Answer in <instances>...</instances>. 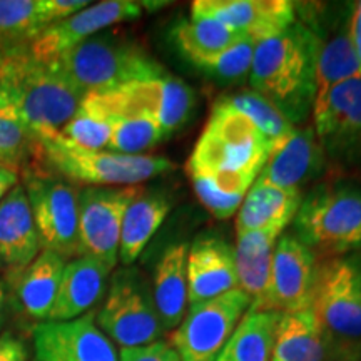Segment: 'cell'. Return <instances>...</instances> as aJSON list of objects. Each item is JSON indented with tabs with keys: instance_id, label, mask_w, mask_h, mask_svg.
<instances>
[{
	"instance_id": "cell-20",
	"label": "cell",
	"mask_w": 361,
	"mask_h": 361,
	"mask_svg": "<svg viewBox=\"0 0 361 361\" xmlns=\"http://www.w3.org/2000/svg\"><path fill=\"white\" fill-rule=\"evenodd\" d=\"M42 251L29 200L17 184L0 201V269L13 279Z\"/></svg>"
},
{
	"instance_id": "cell-11",
	"label": "cell",
	"mask_w": 361,
	"mask_h": 361,
	"mask_svg": "<svg viewBox=\"0 0 361 361\" xmlns=\"http://www.w3.org/2000/svg\"><path fill=\"white\" fill-rule=\"evenodd\" d=\"M250 306L251 300L241 290L189 305L169 345L180 361H216Z\"/></svg>"
},
{
	"instance_id": "cell-26",
	"label": "cell",
	"mask_w": 361,
	"mask_h": 361,
	"mask_svg": "<svg viewBox=\"0 0 361 361\" xmlns=\"http://www.w3.org/2000/svg\"><path fill=\"white\" fill-rule=\"evenodd\" d=\"M300 192L281 189L256 178L238 209V234L279 226L286 228L300 207Z\"/></svg>"
},
{
	"instance_id": "cell-36",
	"label": "cell",
	"mask_w": 361,
	"mask_h": 361,
	"mask_svg": "<svg viewBox=\"0 0 361 361\" xmlns=\"http://www.w3.org/2000/svg\"><path fill=\"white\" fill-rule=\"evenodd\" d=\"M255 40H243L226 51L216 54L213 57L201 59L194 62L197 69L211 75L219 82L233 84L250 78L252 56H255Z\"/></svg>"
},
{
	"instance_id": "cell-32",
	"label": "cell",
	"mask_w": 361,
	"mask_h": 361,
	"mask_svg": "<svg viewBox=\"0 0 361 361\" xmlns=\"http://www.w3.org/2000/svg\"><path fill=\"white\" fill-rule=\"evenodd\" d=\"M219 101L245 114L261 130V134L268 139L271 149L276 147L279 142H283L295 130V126L273 104L251 89L229 94V96L221 97Z\"/></svg>"
},
{
	"instance_id": "cell-19",
	"label": "cell",
	"mask_w": 361,
	"mask_h": 361,
	"mask_svg": "<svg viewBox=\"0 0 361 361\" xmlns=\"http://www.w3.org/2000/svg\"><path fill=\"white\" fill-rule=\"evenodd\" d=\"M238 290L234 247L219 236H201L188 251L189 305Z\"/></svg>"
},
{
	"instance_id": "cell-40",
	"label": "cell",
	"mask_w": 361,
	"mask_h": 361,
	"mask_svg": "<svg viewBox=\"0 0 361 361\" xmlns=\"http://www.w3.org/2000/svg\"><path fill=\"white\" fill-rule=\"evenodd\" d=\"M17 184H20L19 171L6 168V166H0V201H2Z\"/></svg>"
},
{
	"instance_id": "cell-8",
	"label": "cell",
	"mask_w": 361,
	"mask_h": 361,
	"mask_svg": "<svg viewBox=\"0 0 361 361\" xmlns=\"http://www.w3.org/2000/svg\"><path fill=\"white\" fill-rule=\"evenodd\" d=\"M84 101L111 119L146 117L154 121L169 137L191 116L194 94L186 82L166 74L104 92L85 94Z\"/></svg>"
},
{
	"instance_id": "cell-27",
	"label": "cell",
	"mask_w": 361,
	"mask_h": 361,
	"mask_svg": "<svg viewBox=\"0 0 361 361\" xmlns=\"http://www.w3.org/2000/svg\"><path fill=\"white\" fill-rule=\"evenodd\" d=\"M171 211V201L162 192L139 191L124 213L119 239V261L126 268L137 261Z\"/></svg>"
},
{
	"instance_id": "cell-23",
	"label": "cell",
	"mask_w": 361,
	"mask_h": 361,
	"mask_svg": "<svg viewBox=\"0 0 361 361\" xmlns=\"http://www.w3.org/2000/svg\"><path fill=\"white\" fill-rule=\"evenodd\" d=\"M283 229L279 226H271V228L238 234L236 247H234L238 290H241L251 300L250 310H263L274 247Z\"/></svg>"
},
{
	"instance_id": "cell-15",
	"label": "cell",
	"mask_w": 361,
	"mask_h": 361,
	"mask_svg": "<svg viewBox=\"0 0 361 361\" xmlns=\"http://www.w3.org/2000/svg\"><path fill=\"white\" fill-rule=\"evenodd\" d=\"M314 135L323 152L351 157L361 151V75L333 85L314 99Z\"/></svg>"
},
{
	"instance_id": "cell-16",
	"label": "cell",
	"mask_w": 361,
	"mask_h": 361,
	"mask_svg": "<svg viewBox=\"0 0 361 361\" xmlns=\"http://www.w3.org/2000/svg\"><path fill=\"white\" fill-rule=\"evenodd\" d=\"M37 361H121L114 343L89 311L71 322H42L32 329Z\"/></svg>"
},
{
	"instance_id": "cell-31",
	"label": "cell",
	"mask_w": 361,
	"mask_h": 361,
	"mask_svg": "<svg viewBox=\"0 0 361 361\" xmlns=\"http://www.w3.org/2000/svg\"><path fill=\"white\" fill-rule=\"evenodd\" d=\"M173 37L180 54L191 64L201 61V59L213 57L216 54L243 42V40H251L236 30L211 19L179 22L173 30Z\"/></svg>"
},
{
	"instance_id": "cell-21",
	"label": "cell",
	"mask_w": 361,
	"mask_h": 361,
	"mask_svg": "<svg viewBox=\"0 0 361 361\" xmlns=\"http://www.w3.org/2000/svg\"><path fill=\"white\" fill-rule=\"evenodd\" d=\"M111 273V266L87 255L67 261L47 322H71L89 313L106 293Z\"/></svg>"
},
{
	"instance_id": "cell-17",
	"label": "cell",
	"mask_w": 361,
	"mask_h": 361,
	"mask_svg": "<svg viewBox=\"0 0 361 361\" xmlns=\"http://www.w3.org/2000/svg\"><path fill=\"white\" fill-rule=\"evenodd\" d=\"M271 361H361V348L338 341L310 306L279 316Z\"/></svg>"
},
{
	"instance_id": "cell-14",
	"label": "cell",
	"mask_w": 361,
	"mask_h": 361,
	"mask_svg": "<svg viewBox=\"0 0 361 361\" xmlns=\"http://www.w3.org/2000/svg\"><path fill=\"white\" fill-rule=\"evenodd\" d=\"M318 258L293 234H281L274 247L269 284L261 311L291 313L313 301Z\"/></svg>"
},
{
	"instance_id": "cell-7",
	"label": "cell",
	"mask_w": 361,
	"mask_h": 361,
	"mask_svg": "<svg viewBox=\"0 0 361 361\" xmlns=\"http://www.w3.org/2000/svg\"><path fill=\"white\" fill-rule=\"evenodd\" d=\"M20 179L40 247L57 252L66 259L80 256L78 189L69 180L39 166H29L22 171Z\"/></svg>"
},
{
	"instance_id": "cell-34",
	"label": "cell",
	"mask_w": 361,
	"mask_h": 361,
	"mask_svg": "<svg viewBox=\"0 0 361 361\" xmlns=\"http://www.w3.org/2000/svg\"><path fill=\"white\" fill-rule=\"evenodd\" d=\"M35 156V134L0 106V166L22 173Z\"/></svg>"
},
{
	"instance_id": "cell-3",
	"label": "cell",
	"mask_w": 361,
	"mask_h": 361,
	"mask_svg": "<svg viewBox=\"0 0 361 361\" xmlns=\"http://www.w3.org/2000/svg\"><path fill=\"white\" fill-rule=\"evenodd\" d=\"M82 99L79 89L29 51L0 57V106L34 134L61 130L78 112Z\"/></svg>"
},
{
	"instance_id": "cell-29",
	"label": "cell",
	"mask_w": 361,
	"mask_h": 361,
	"mask_svg": "<svg viewBox=\"0 0 361 361\" xmlns=\"http://www.w3.org/2000/svg\"><path fill=\"white\" fill-rule=\"evenodd\" d=\"M281 313L247 310L216 361H271Z\"/></svg>"
},
{
	"instance_id": "cell-35",
	"label": "cell",
	"mask_w": 361,
	"mask_h": 361,
	"mask_svg": "<svg viewBox=\"0 0 361 361\" xmlns=\"http://www.w3.org/2000/svg\"><path fill=\"white\" fill-rule=\"evenodd\" d=\"M59 133L80 147L102 151L111 142L112 119L82 99L78 112Z\"/></svg>"
},
{
	"instance_id": "cell-1",
	"label": "cell",
	"mask_w": 361,
	"mask_h": 361,
	"mask_svg": "<svg viewBox=\"0 0 361 361\" xmlns=\"http://www.w3.org/2000/svg\"><path fill=\"white\" fill-rule=\"evenodd\" d=\"M271 152L268 139L241 112L218 101L211 111L188 171L228 196L245 200Z\"/></svg>"
},
{
	"instance_id": "cell-18",
	"label": "cell",
	"mask_w": 361,
	"mask_h": 361,
	"mask_svg": "<svg viewBox=\"0 0 361 361\" xmlns=\"http://www.w3.org/2000/svg\"><path fill=\"white\" fill-rule=\"evenodd\" d=\"M191 19H211L259 42L284 32L296 22L288 0H196Z\"/></svg>"
},
{
	"instance_id": "cell-39",
	"label": "cell",
	"mask_w": 361,
	"mask_h": 361,
	"mask_svg": "<svg viewBox=\"0 0 361 361\" xmlns=\"http://www.w3.org/2000/svg\"><path fill=\"white\" fill-rule=\"evenodd\" d=\"M350 39L360 66L361 75V2L353 4L350 11Z\"/></svg>"
},
{
	"instance_id": "cell-4",
	"label": "cell",
	"mask_w": 361,
	"mask_h": 361,
	"mask_svg": "<svg viewBox=\"0 0 361 361\" xmlns=\"http://www.w3.org/2000/svg\"><path fill=\"white\" fill-rule=\"evenodd\" d=\"M34 159L44 169L85 188L139 186L174 169L173 162L161 156H128L80 147L59 130L35 134Z\"/></svg>"
},
{
	"instance_id": "cell-41",
	"label": "cell",
	"mask_w": 361,
	"mask_h": 361,
	"mask_svg": "<svg viewBox=\"0 0 361 361\" xmlns=\"http://www.w3.org/2000/svg\"><path fill=\"white\" fill-rule=\"evenodd\" d=\"M7 313H8V300H7V291L6 284L0 279V331L6 326L7 322Z\"/></svg>"
},
{
	"instance_id": "cell-30",
	"label": "cell",
	"mask_w": 361,
	"mask_h": 361,
	"mask_svg": "<svg viewBox=\"0 0 361 361\" xmlns=\"http://www.w3.org/2000/svg\"><path fill=\"white\" fill-rule=\"evenodd\" d=\"M47 27L44 0H0V57L29 51Z\"/></svg>"
},
{
	"instance_id": "cell-13",
	"label": "cell",
	"mask_w": 361,
	"mask_h": 361,
	"mask_svg": "<svg viewBox=\"0 0 361 361\" xmlns=\"http://www.w3.org/2000/svg\"><path fill=\"white\" fill-rule=\"evenodd\" d=\"M141 13L142 4L133 0H104L90 4L74 16L42 30L30 44L29 54L39 62L51 64L84 40L121 22L139 19Z\"/></svg>"
},
{
	"instance_id": "cell-12",
	"label": "cell",
	"mask_w": 361,
	"mask_h": 361,
	"mask_svg": "<svg viewBox=\"0 0 361 361\" xmlns=\"http://www.w3.org/2000/svg\"><path fill=\"white\" fill-rule=\"evenodd\" d=\"M139 191V186L80 189L78 194L80 256H92L112 269L116 268L124 213Z\"/></svg>"
},
{
	"instance_id": "cell-22",
	"label": "cell",
	"mask_w": 361,
	"mask_h": 361,
	"mask_svg": "<svg viewBox=\"0 0 361 361\" xmlns=\"http://www.w3.org/2000/svg\"><path fill=\"white\" fill-rule=\"evenodd\" d=\"M323 149L313 129H298L271 149L258 178L281 189L298 191L323 168Z\"/></svg>"
},
{
	"instance_id": "cell-33",
	"label": "cell",
	"mask_w": 361,
	"mask_h": 361,
	"mask_svg": "<svg viewBox=\"0 0 361 361\" xmlns=\"http://www.w3.org/2000/svg\"><path fill=\"white\" fill-rule=\"evenodd\" d=\"M168 135L154 121L146 117H116L107 151L128 156H141L157 146Z\"/></svg>"
},
{
	"instance_id": "cell-38",
	"label": "cell",
	"mask_w": 361,
	"mask_h": 361,
	"mask_svg": "<svg viewBox=\"0 0 361 361\" xmlns=\"http://www.w3.org/2000/svg\"><path fill=\"white\" fill-rule=\"evenodd\" d=\"M27 348L12 333H0V361H27Z\"/></svg>"
},
{
	"instance_id": "cell-10",
	"label": "cell",
	"mask_w": 361,
	"mask_h": 361,
	"mask_svg": "<svg viewBox=\"0 0 361 361\" xmlns=\"http://www.w3.org/2000/svg\"><path fill=\"white\" fill-rule=\"evenodd\" d=\"M311 308L338 341L361 348V252L319 263Z\"/></svg>"
},
{
	"instance_id": "cell-6",
	"label": "cell",
	"mask_w": 361,
	"mask_h": 361,
	"mask_svg": "<svg viewBox=\"0 0 361 361\" xmlns=\"http://www.w3.org/2000/svg\"><path fill=\"white\" fill-rule=\"evenodd\" d=\"M296 238L311 251L343 256L361 251V186L328 184L316 188L300 202Z\"/></svg>"
},
{
	"instance_id": "cell-37",
	"label": "cell",
	"mask_w": 361,
	"mask_h": 361,
	"mask_svg": "<svg viewBox=\"0 0 361 361\" xmlns=\"http://www.w3.org/2000/svg\"><path fill=\"white\" fill-rule=\"evenodd\" d=\"M121 361H180L179 355L169 343L156 341L137 348H121Z\"/></svg>"
},
{
	"instance_id": "cell-28",
	"label": "cell",
	"mask_w": 361,
	"mask_h": 361,
	"mask_svg": "<svg viewBox=\"0 0 361 361\" xmlns=\"http://www.w3.org/2000/svg\"><path fill=\"white\" fill-rule=\"evenodd\" d=\"M314 35L318 37V59H316V97H318L333 85L360 75V66L350 39V16L333 25L329 34Z\"/></svg>"
},
{
	"instance_id": "cell-25",
	"label": "cell",
	"mask_w": 361,
	"mask_h": 361,
	"mask_svg": "<svg viewBox=\"0 0 361 361\" xmlns=\"http://www.w3.org/2000/svg\"><path fill=\"white\" fill-rule=\"evenodd\" d=\"M67 259L57 252L42 250L27 268L13 278L17 298L30 318L47 322L56 303Z\"/></svg>"
},
{
	"instance_id": "cell-2",
	"label": "cell",
	"mask_w": 361,
	"mask_h": 361,
	"mask_svg": "<svg viewBox=\"0 0 361 361\" xmlns=\"http://www.w3.org/2000/svg\"><path fill=\"white\" fill-rule=\"evenodd\" d=\"M318 37L303 22L259 40L250 72L251 90L273 104L290 123H305L316 99Z\"/></svg>"
},
{
	"instance_id": "cell-5",
	"label": "cell",
	"mask_w": 361,
	"mask_h": 361,
	"mask_svg": "<svg viewBox=\"0 0 361 361\" xmlns=\"http://www.w3.org/2000/svg\"><path fill=\"white\" fill-rule=\"evenodd\" d=\"M80 92H104L166 75L164 67L134 40L97 34L49 64Z\"/></svg>"
},
{
	"instance_id": "cell-24",
	"label": "cell",
	"mask_w": 361,
	"mask_h": 361,
	"mask_svg": "<svg viewBox=\"0 0 361 361\" xmlns=\"http://www.w3.org/2000/svg\"><path fill=\"white\" fill-rule=\"evenodd\" d=\"M188 251L186 243L171 245L154 269L151 293L166 331L178 328L188 311Z\"/></svg>"
},
{
	"instance_id": "cell-9",
	"label": "cell",
	"mask_w": 361,
	"mask_h": 361,
	"mask_svg": "<svg viewBox=\"0 0 361 361\" xmlns=\"http://www.w3.org/2000/svg\"><path fill=\"white\" fill-rule=\"evenodd\" d=\"M96 323L104 335L121 348H137L161 341L162 326L151 288L137 269H117L111 278Z\"/></svg>"
}]
</instances>
